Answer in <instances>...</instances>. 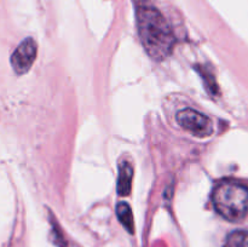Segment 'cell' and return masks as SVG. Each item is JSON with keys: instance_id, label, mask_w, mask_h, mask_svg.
<instances>
[{"instance_id": "6da1fadb", "label": "cell", "mask_w": 248, "mask_h": 247, "mask_svg": "<svg viewBox=\"0 0 248 247\" xmlns=\"http://www.w3.org/2000/svg\"><path fill=\"white\" fill-rule=\"evenodd\" d=\"M137 26L140 40L150 57L162 61L171 55L173 31L159 10L147 4L138 5Z\"/></svg>"}, {"instance_id": "7a4b0ae2", "label": "cell", "mask_w": 248, "mask_h": 247, "mask_svg": "<svg viewBox=\"0 0 248 247\" xmlns=\"http://www.w3.org/2000/svg\"><path fill=\"white\" fill-rule=\"evenodd\" d=\"M216 211L230 222H239L248 212V188L234 181L222 182L212 194Z\"/></svg>"}, {"instance_id": "3957f363", "label": "cell", "mask_w": 248, "mask_h": 247, "mask_svg": "<svg viewBox=\"0 0 248 247\" xmlns=\"http://www.w3.org/2000/svg\"><path fill=\"white\" fill-rule=\"evenodd\" d=\"M177 123L186 131L198 137H208L213 133V123L207 115L191 108L183 109L177 114Z\"/></svg>"}, {"instance_id": "277c9868", "label": "cell", "mask_w": 248, "mask_h": 247, "mask_svg": "<svg viewBox=\"0 0 248 247\" xmlns=\"http://www.w3.org/2000/svg\"><path fill=\"white\" fill-rule=\"evenodd\" d=\"M36 51H38V46H36L35 40L31 38L24 39L17 46L11 56V65L16 74L22 75L31 69L36 58Z\"/></svg>"}, {"instance_id": "5b68a950", "label": "cell", "mask_w": 248, "mask_h": 247, "mask_svg": "<svg viewBox=\"0 0 248 247\" xmlns=\"http://www.w3.org/2000/svg\"><path fill=\"white\" fill-rule=\"evenodd\" d=\"M133 169L128 162H123L119 170V181H118V193L119 195L126 196L130 194L132 188Z\"/></svg>"}, {"instance_id": "8992f818", "label": "cell", "mask_w": 248, "mask_h": 247, "mask_svg": "<svg viewBox=\"0 0 248 247\" xmlns=\"http://www.w3.org/2000/svg\"><path fill=\"white\" fill-rule=\"evenodd\" d=\"M116 215H118L119 220L124 225V228L128 232L132 234L135 232V220H133V213L130 205L126 202L118 203V206H116Z\"/></svg>"}, {"instance_id": "52a82bcc", "label": "cell", "mask_w": 248, "mask_h": 247, "mask_svg": "<svg viewBox=\"0 0 248 247\" xmlns=\"http://www.w3.org/2000/svg\"><path fill=\"white\" fill-rule=\"evenodd\" d=\"M227 247H248V232L236 230L228 236Z\"/></svg>"}]
</instances>
